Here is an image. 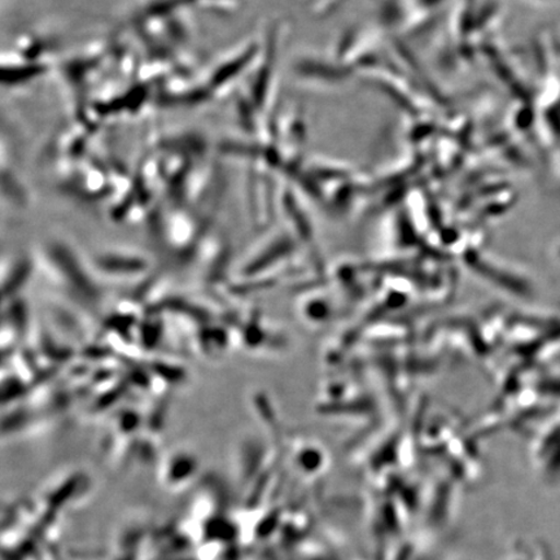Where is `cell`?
Returning <instances> with one entry per match:
<instances>
[{
	"instance_id": "cell-1",
	"label": "cell",
	"mask_w": 560,
	"mask_h": 560,
	"mask_svg": "<svg viewBox=\"0 0 560 560\" xmlns=\"http://www.w3.org/2000/svg\"><path fill=\"white\" fill-rule=\"evenodd\" d=\"M96 265L112 276H137L147 269L143 258L121 254L102 255L97 257Z\"/></svg>"
},
{
	"instance_id": "cell-2",
	"label": "cell",
	"mask_w": 560,
	"mask_h": 560,
	"mask_svg": "<svg viewBox=\"0 0 560 560\" xmlns=\"http://www.w3.org/2000/svg\"><path fill=\"white\" fill-rule=\"evenodd\" d=\"M559 45H560V42H559Z\"/></svg>"
}]
</instances>
